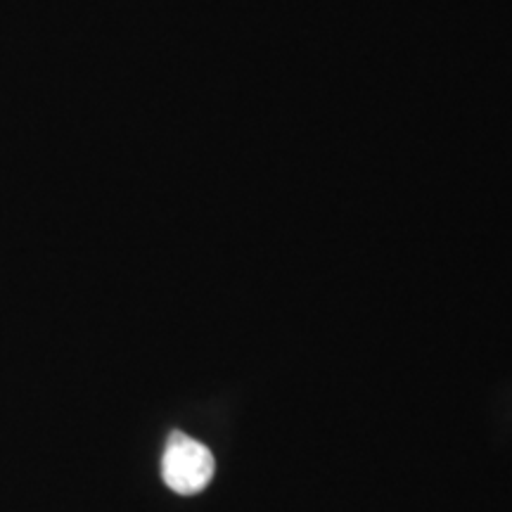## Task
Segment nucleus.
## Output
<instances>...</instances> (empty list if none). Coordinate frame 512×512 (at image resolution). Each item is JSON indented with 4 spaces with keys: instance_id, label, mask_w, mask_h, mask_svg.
Listing matches in <instances>:
<instances>
[{
    "instance_id": "f257e3e1",
    "label": "nucleus",
    "mask_w": 512,
    "mask_h": 512,
    "mask_svg": "<svg viewBox=\"0 0 512 512\" xmlns=\"http://www.w3.org/2000/svg\"><path fill=\"white\" fill-rule=\"evenodd\" d=\"M214 453L197 439L183 432H171L162 456V477L171 491L181 496H195L207 489L214 479Z\"/></svg>"
}]
</instances>
